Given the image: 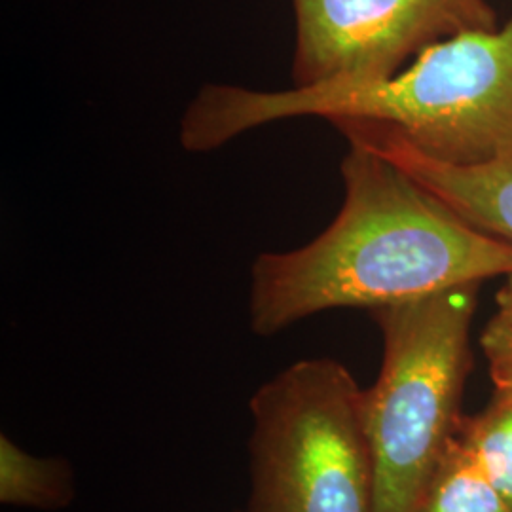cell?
Segmentation results:
<instances>
[{
    "instance_id": "1",
    "label": "cell",
    "mask_w": 512,
    "mask_h": 512,
    "mask_svg": "<svg viewBox=\"0 0 512 512\" xmlns=\"http://www.w3.org/2000/svg\"><path fill=\"white\" fill-rule=\"evenodd\" d=\"M344 203L310 243L256 256L249 325L274 336L321 311L380 310L512 274V243L480 232L404 169L349 141Z\"/></svg>"
},
{
    "instance_id": "2",
    "label": "cell",
    "mask_w": 512,
    "mask_h": 512,
    "mask_svg": "<svg viewBox=\"0 0 512 512\" xmlns=\"http://www.w3.org/2000/svg\"><path fill=\"white\" fill-rule=\"evenodd\" d=\"M294 118L389 129L454 165L512 160V18L440 40L384 80H336L262 92L205 84L181 118L188 152H211L255 129Z\"/></svg>"
},
{
    "instance_id": "3",
    "label": "cell",
    "mask_w": 512,
    "mask_h": 512,
    "mask_svg": "<svg viewBox=\"0 0 512 512\" xmlns=\"http://www.w3.org/2000/svg\"><path fill=\"white\" fill-rule=\"evenodd\" d=\"M478 289L461 285L372 311L384 340L380 376L365 389L372 512L418 511L458 437Z\"/></svg>"
},
{
    "instance_id": "4",
    "label": "cell",
    "mask_w": 512,
    "mask_h": 512,
    "mask_svg": "<svg viewBox=\"0 0 512 512\" xmlns=\"http://www.w3.org/2000/svg\"><path fill=\"white\" fill-rule=\"evenodd\" d=\"M249 505L243 512H372L365 389L348 366L302 359L251 397Z\"/></svg>"
},
{
    "instance_id": "5",
    "label": "cell",
    "mask_w": 512,
    "mask_h": 512,
    "mask_svg": "<svg viewBox=\"0 0 512 512\" xmlns=\"http://www.w3.org/2000/svg\"><path fill=\"white\" fill-rule=\"evenodd\" d=\"M293 86L384 80L463 31L497 29L488 0H293Z\"/></svg>"
},
{
    "instance_id": "6",
    "label": "cell",
    "mask_w": 512,
    "mask_h": 512,
    "mask_svg": "<svg viewBox=\"0 0 512 512\" xmlns=\"http://www.w3.org/2000/svg\"><path fill=\"white\" fill-rule=\"evenodd\" d=\"M348 141L376 150L452 209L467 224L512 243V160L454 165L435 160L389 129L363 122H334Z\"/></svg>"
},
{
    "instance_id": "7",
    "label": "cell",
    "mask_w": 512,
    "mask_h": 512,
    "mask_svg": "<svg viewBox=\"0 0 512 512\" xmlns=\"http://www.w3.org/2000/svg\"><path fill=\"white\" fill-rule=\"evenodd\" d=\"M76 484L65 458H40L0 435V503L38 511H61L74 501Z\"/></svg>"
},
{
    "instance_id": "8",
    "label": "cell",
    "mask_w": 512,
    "mask_h": 512,
    "mask_svg": "<svg viewBox=\"0 0 512 512\" xmlns=\"http://www.w3.org/2000/svg\"><path fill=\"white\" fill-rule=\"evenodd\" d=\"M416 512H512L461 437L452 440Z\"/></svg>"
},
{
    "instance_id": "9",
    "label": "cell",
    "mask_w": 512,
    "mask_h": 512,
    "mask_svg": "<svg viewBox=\"0 0 512 512\" xmlns=\"http://www.w3.org/2000/svg\"><path fill=\"white\" fill-rule=\"evenodd\" d=\"M459 437L482 473L512 507V393L494 391L486 410L463 420Z\"/></svg>"
},
{
    "instance_id": "10",
    "label": "cell",
    "mask_w": 512,
    "mask_h": 512,
    "mask_svg": "<svg viewBox=\"0 0 512 512\" xmlns=\"http://www.w3.org/2000/svg\"><path fill=\"white\" fill-rule=\"evenodd\" d=\"M495 313L482 334V349L497 393H512V274L495 298Z\"/></svg>"
},
{
    "instance_id": "11",
    "label": "cell",
    "mask_w": 512,
    "mask_h": 512,
    "mask_svg": "<svg viewBox=\"0 0 512 512\" xmlns=\"http://www.w3.org/2000/svg\"><path fill=\"white\" fill-rule=\"evenodd\" d=\"M239 512H243V511H239Z\"/></svg>"
}]
</instances>
